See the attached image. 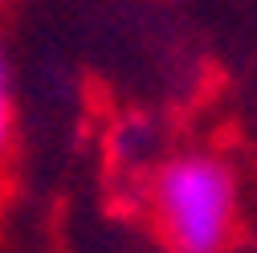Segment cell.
Here are the masks:
<instances>
[{
	"label": "cell",
	"mask_w": 257,
	"mask_h": 253,
	"mask_svg": "<svg viewBox=\"0 0 257 253\" xmlns=\"http://www.w3.org/2000/svg\"><path fill=\"white\" fill-rule=\"evenodd\" d=\"M13 139V82H9V57L0 45V155Z\"/></svg>",
	"instance_id": "cell-2"
},
{
	"label": "cell",
	"mask_w": 257,
	"mask_h": 253,
	"mask_svg": "<svg viewBox=\"0 0 257 253\" xmlns=\"http://www.w3.org/2000/svg\"><path fill=\"white\" fill-rule=\"evenodd\" d=\"M241 180L212 151H180L151 176V212L172 253H224L237 229Z\"/></svg>",
	"instance_id": "cell-1"
}]
</instances>
